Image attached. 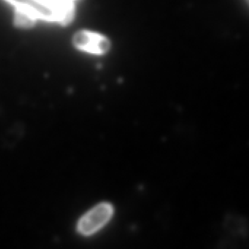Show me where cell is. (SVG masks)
I'll return each mask as SVG.
<instances>
[{
	"mask_svg": "<svg viewBox=\"0 0 249 249\" xmlns=\"http://www.w3.org/2000/svg\"><path fill=\"white\" fill-rule=\"evenodd\" d=\"M113 213L110 204L101 203L87 213L78 223V231L84 235H89L104 227Z\"/></svg>",
	"mask_w": 249,
	"mask_h": 249,
	"instance_id": "obj_1",
	"label": "cell"
},
{
	"mask_svg": "<svg viewBox=\"0 0 249 249\" xmlns=\"http://www.w3.org/2000/svg\"><path fill=\"white\" fill-rule=\"evenodd\" d=\"M17 8H25L36 18L62 23L61 11L49 0H7Z\"/></svg>",
	"mask_w": 249,
	"mask_h": 249,
	"instance_id": "obj_2",
	"label": "cell"
},
{
	"mask_svg": "<svg viewBox=\"0 0 249 249\" xmlns=\"http://www.w3.org/2000/svg\"><path fill=\"white\" fill-rule=\"evenodd\" d=\"M75 47L94 54H103L108 52L110 42L104 36L87 31L78 32L73 37Z\"/></svg>",
	"mask_w": 249,
	"mask_h": 249,
	"instance_id": "obj_3",
	"label": "cell"
},
{
	"mask_svg": "<svg viewBox=\"0 0 249 249\" xmlns=\"http://www.w3.org/2000/svg\"><path fill=\"white\" fill-rule=\"evenodd\" d=\"M37 18L28 10L17 8L15 15V24L20 28H30L36 24Z\"/></svg>",
	"mask_w": 249,
	"mask_h": 249,
	"instance_id": "obj_4",
	"label": "cell"
}]
</instances>
